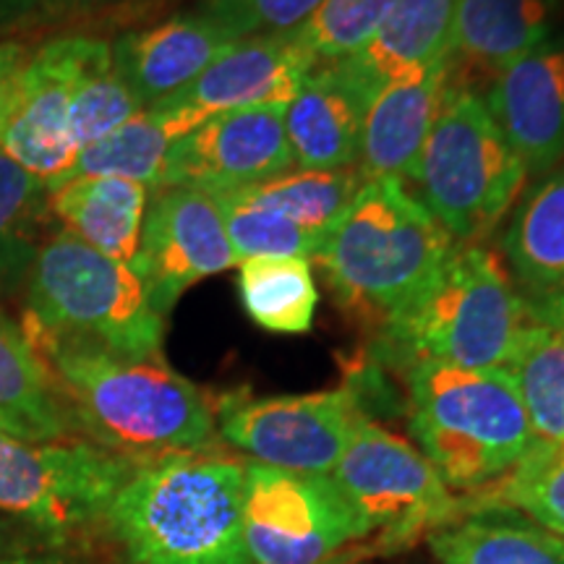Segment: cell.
I'll return each instance as SVG.
<instances>
[{
  "mask_svg": "<svg viewBox=\"0 0 564 564\" xmlns=\"http://www.w3.org/2000/svg\"><path fill=\"white\" fill-rule=\"evenodd\" d=\"M21 327V324H19ZM51 373L79 440L150 463L217 444L215 400L165 364L21 327Z\"/></svg>",
  "mask_w": 564,
  "mask_h": 564,
  "instance_id": "cell-1",
  "label": "cell"
},
{
  "mask_svg": "<svg viewBox=\"0 0 564 564\" xmlns=\"http://www.w3.org/2000/svg\"><path fill=\"white\" fill-rule=\"evenodd\" d=\"M243 486L246 460L217 447L139 463L105 531L126 564H251Z\"/></svg>",
  "mask_w": 564,
  "mask_h": 564,
  "instance_id": "cell-2",
  "label": "cell"
},
{
  "mask_svg": "<svg viewBox=\"0 0 564 564\" xmlns=\"http://www.w3.org/2000/svg\"><path fill=\"white\" fill-rule=\"evenodd\" d=\"M455 246L403 181L377 178L364 183L314 259L345 312L382 329Z\"/></svg>",
  "mask_w": 564,
  "mask_h": 564,
  "instance_id": "cell-3",
  "label": "cell"
},
{
  "mask_svg": "<svg viewBox=\"0 0 564 564\" xmlns=\"http://www.w3.org/2000/svg\"><path fill=\"white\" fill-rule=\"evenodd\" d=\"M528 301L497 253L457 243L426 285L384 324L382 358L398 369L434 361L476 371H505L531 327Z\"/></svg>",
  "mask_w": 564,
  "mask_h": 564,
  "instance_id": "cell-4",
  "label": "cell"
},
{
  "mask_svg": "<svg viewBox=\"0 0 564 564\" xmlns=\"http://www.w3.org/2000/svg\"><path fill=\"white\" fill-rule=\"evenodd\" d=\"M415 444L455 494L497 484L535 444L505 371L419 361L403 369Z\"/></svg>",
  "mask_w": 564,
  "mask_h": 564,
  "instance_id": "cell-5",
  "label": "cell"
},
{
  "mask_svg": "<svg viewBox=\"0 0 564 564\" xmlns=\"http://www.w3.org/2000/svg\"><path fill=\"white\" fill-rule=\"evenodd\" d=\"M21 327L139 361L165 358V316L154 312L139 274L66 230L47 238L26 270Z\"/></svg>",
  "mask_w": 564,
  "mask_h": 564,
  "instance_id": "cell-6",
  "label": "cell"
},
{
  "mask_svg": "<svg viewBox=\"0 0 564 564\" xmlns=\"http://www.w3.org/2000/svg\"><path fill=\"white\" fill-rule=\"evenodd\" d=\"M419 199L457 243H481L510 215L528 171L494 121L486 97L457 79L411 178Z\"/></svg>",
  "mask_w": 564,
  "mask_h": 564,
  "instance_id": "cell-7",
  "label": "cell"
},
{
  "mask_svg": "<svg viewBox=\"0 0 564 564\" xmlns=\"http://www.w3.org/2000/svg\"><path fill=\"white\" fill-rule=\"evenodd\" d=\"M137 465L84 440L37 444L0 434V512L66 546L105 528Z\"/></svg>",
  "mask_w": 564,
  "mask_h": 564,
  "instance_id": "cell-8",
  "label": "cell"
},
{
  "mask_svg": "<svg viewBox=\"0 0 564 564\" xmlns=\"http://www.w3.org/2000/svg\"><path fill=\"white\" fill-rule=\"evenodd\" d=\"M329 478L373 539V554L403 552L463 518V499L429 457L373 419L358 423Z\"/></svg>",
  "mask_w": 564,
  "mask_h": 564,
  "instance_id": "cell-9",
  "label": "cell"
},
{
  "mask_svg": "<svg viewBox=\"0 0 564 564\" xmlns=\"http://www.w3.org/2000/svg\"><path fill=\"white\" fill-rule=\"evenodd\" d=\"M217 434L251 463L306 476H329L352 432L369 419L350 384L308 394L251 398L228 392L215 400Z\"/></svg>",
  "mask_w": 564,
  "mask_h": 564,
  "instance_id": "cell-10",
  "label": "cell"
},
{
  "mask_svg": "<svg viewBox=\"0 0 564 564\" xmlns=\"http://www.w3.org/2000/svg\"><path fill=\"white\" fill-rule=\"evenodd\" d=\"M243 539L251 564H329L369 533L329 476L246 463Z\"/></svg>",
  "mask_w": 564,
  "mask_h": 564,
  "instance_id": "cell-11",
  "label": "cell"
},
{
  "mask_svg": "<svg viewBox=\"0 0 564 564\" xmlns=\"http://www.w3.org/2000/svg\"><path fill=\"white\" fill-rule=\"evenodd\" d=\"M316 66L295 32L236 40L188 87L147 110L175 141L223 112L285 108Z\"/></svg>",
  "mask_w": 564,
  "mask_h": 564,
  "instance_id": "cell-12",
  "label": "cell"
},
{
  "mask_svg": "<svg viewBox=\"0 0 564 564\" xmlns=\"http://www.w3.org/2000/svg\"><path fill=\"white\" fill-rule=\"evenodd\" d=\"M108 40L68 34L30 53L13 95L11 110L0 129V150L47 188L74 165L76 147L70 137V102L76 84Z\"/></svg>",
  "mask_w": 564,
  "mask_h": 564,
  "instance_id": "cell-13",
  "label": "cell"
},
{
  "mask_svg": "<svg viewBox=\"0 0 564 564\" xmlns=\"http://www.w3.org/2000/svg\"><path fill=\"white\" fill-rule=\"evenodd\" d=\"M220 207L194 188H160L147 204L144 228L131 270L167 319L188 288L236 267Z\"/></svg>",
  "mask_w": 564,
  "mask_h": 564,
  "instance_id": "cell-14",
  "label": "cell"
},
{
  "mask_svg": "<svg viewBox=\"0 0 564 564\" xmlns=\"http://www.w3.org/2000/svg\"><path fill=\"white\" fill-rule=\"evenodd\" d=\"M282 112L285 108L232 110L196 126L167 150L160 188L220 196L293 171Z\"/></svg>",
  "mask_w": 564,
  "mask_h": 564,
  "instance_id": "cell-15",
  "label": "cell"
},
{
  "mask_svg": "<svg viewBox=\"0 0 564 564\" xmlns=\"http://www.w3.org/2000/svg\"><path fill=\"white\" fill-rule=\"evenodd\" d=\"M494 121L523 160L528 178H544L564 162V32L491 74L486 91Z\"/></svg>",
  "mask_w": 564,
  "mask_h": 564,
  "instance_id": "cell-16",
  "label": "cell"
},
{
  "mask_svg": "<svg viewBox=\"0 0 564 564\" xmlns=\"http://www.w3.org/2000/svg\"><path fill=\"white\" fill-rule=\"evenodd\" d=\"M457 74L455 55L400 76L373 97L361 129L358 171L364 181H411Z\"/></svg>",
  "mask_w": 564,
  "mask_h": 564,
  "instance_id": "cell-17",
  "label": "cell"
},
{
  "mask_svg": "<svg viewBox=\"0 0 564 564\" xmlns=\"http://www.w3.org/2000/svg\"><path fill=\"white\" fill-rule=\"evenodd\" d=\"M232 42L236 37L202 11L181 13L110 42L112 66L139 102L152 108L188 87Z\"/></svg>",
  "mask_w": 564,
  "mask_h": 564,
  "instance_id": "cell-18",
  "label": "cell"
},
{
  "mask_svg": "<svg viewBox=\"0 0 564 564\" xmlns=\"http://www.w3.org/2000/svg\"><path fill=\"white\" fill-rule=\"evenodd\" d=\"M366 108L369 105L337 63H319L282 112L295 167L301 171L356 167Z\"/></svg>",
  "mask_w": 564,
  "mask_h": 564,
  "instance_id": "cell-19",
  "label": "cell"
},
{
  "mask_svg": "<svg viewBox=\"0 0 564 564\" xmlns=\"http://www.w3.org/2000/svg\"><path fill=\"white\" fill-rule=\"evenodd\" d=\"M455 11L457 0H398L361 51L335 63L371 105L387 84L453 53Z\"/></svg>",
  "mask_w": 564,
  "mask_h": 564,
  "instance_id": "cell-20",
  "label": "cell"
},
{
  "mask_svg": "<svg viewBox=\"0 0 564 564\" xmlns=\"http://www.w3.org/2000/svg\"><path fill=\"white\" fill-rule=\"evenodd\" d=\"M150 188L123 178H76L47 192V212L89 249L131 264L139 251Z\"/></svg>",
  "mask_w": 564,
  "mask_h": 564,
  "instance_id": "cell-21",
  "label": "cell"
},
{
  "mask_svg": "<svg viewBox=\"0 0 564 564\" xmlns=\"http://www.w3.org/2000/svg\"><path fill=\"white\" fill-rule=\"evenodd\" d=\"M562 6L564 0H457L455 63L497 74L554 32Z\"/></svg>",
  "mask_w": 564,
  "mask_h": 564,
  "instance_id": "cell-22",
  "label": "cell"
},
{
  "mask_svg": "<svg viewBox=\"0 0 564 564\" xmlns=\"http://www.w3.org/2000/svg\"><path fill=\"white\" fill-rule=\"evenodd\" d=\"M0 434L21 442L79 440L45 364L21 333L0 314Z\"/></svg>",
  "mask_w": 564,
  "mask_h": 564,
  "instance_id": "cell-23",
  "label": "cell"
},
{
  "mask_svg": "<svg viewBox=\"0 0 564 564\" xmlns=\"http://www.w3.org/2000/svg\"><path fill=\"white\" fill-rule=\"evenodd\" d=\"M505 253L528 295L564 293V162L512 209Z\"/></svg>",
  "mask_w": 564,
  "mask_h": 564,
  "instance_id": "cell-24",
  "label": "cell"
},
{
  "mask_svg": "<svg viewBox=\"0 0 564 564\" xmlns=\"http://www.w3.org/2000/svg\"><path fill=\"white\" fill-rule=\"evenodd\" d=\"M440 564H564V541L510 510H474L436 528Z\"/></svg>",
  "mask_w": 564,
  "mask_h": 564,
  "instance_id": "cell-25",
  "label": "cell"
},
{
  "mask_svg": "<svg viewBox=\"0 0 564 564\" xmlns=\"http://www.w3.org/2000/svg\"><path fill=\"white\" fill-rule=\"evenodd\" d=\"M238 293L249 319L272 335H306L314 327L319 291L312 259L262 257L238 262Z\"/></svg>",
  "mask_w": 564,
  "mask_h": 564,
  "instance_id": "cell-26",
  "label": "cell"
},
{
  "mask_svg": "<svg viewBox=\"0 0 564 564\" xmlns=\"http://www.w3.org/2000/svg\"><path fill=\"white\" fill-rule=\"evenodd\" d=\"M364 183L366 181L358 167H345V171H301V167H293V171L274 175L270 181L236 188L232 194L278 212V215L288 217L324 241L327 232L348 212Z\"/></svg>",
  "mask_w": 564,
  "mask_h": 564,
  "instance_id": "cell-27",
  "label": "cell"
},
{
  "mask_svg": "<svg viewBox=\"0 0 564 564\" xmlns=\"http://www.w3.org/2000/svg\"><path fill=\"white\" fill-rule=\"evenodd\" d=\"M460 499L463 514L510 510L564 541V447L533 444L505 478Z\"/></svg>",
  "mask_w": 564,
  "mask_h": 564,
  "instance_id": "cell-28",
  "label": "cell"
},
{
  "mask_svg": "<svg viewBox=\"0 0 564 564\" xmlns=\"http://www.w3.org/2000/svg\"><path fill=\"white\" fill-rule=\"evenodd\" d=\"M531 421L535 444L564 447V343L541 324L520 335L505 366Z\"/></svg>",
  "mask_w": 564,
  "mask_h": 564,
  "instance_id": "cell-29",
  "label": "cell"
},
{
  "mask_svg": "<svg viewBox=\"0 0 564 564\" xmlns=\"http://www.w3.org/2000/svg\"><path fill=\"white\" fill-rule=\"evenodd\" d=\"M171 144L173 141L165 137L152 112L144 108L121 129L79 150L74 165L47 192L76 178H123L158 192Z\"/></svg>",
  "mask_w": 564,
  "mask_h": 564,
  "instance_id": "cell-30",
  "label": "cell"
},
{
  "mask_svg": "<svg viewBox=\"0 0 564 564\" xmlns=\"http://www.w3.org/2000/svg\"><path fill=\"white\" fill-rule=\"evenodd\" d=\"M47 212V186L0 150V288L30 270L34 230Z\"/></svg>",
  "mask_w": 564,
  "mask_h": 564,
  "instance_id": "cell-31",
  "label": "cell"
},
{
  "mask_svg": "<svg viewBox=\"0 0 564 564\" xmlns=\"http://www.w3.org/2000/svg\"><path fill=\"white\" fill-rule=\"evenodd\" d=\"M212 199L220 207L225 232H228L238 262L262 257L314 259L319 251L322 238L303 230L301 225L278 215V212L246 202L243 196L232 192L212 196Z\"/></svg>",
  "mask_w": 564,
  "mask_h": 564,
  "instance_id": "cell-32",
  "label": "cell"
},
{
  "mask_svg": "<svg viewBox=\"0 0 564 564\" xmlns=\"http://www.w3.org/2000/svg\"><path fill=\"white\" fill-rule=\"evenodd\" d=\"M141 110L144 105L112 66V47H108L89 63L76 84L74 102H70V137L76 154L121 129Z\"/></svg>",
  "mask_w": 564,
  "mask_h": 564,
  "instance_id": "cell-33",
  "label": "cell"
},
{
  "mask_svg": "<svg viewBox=\"0 0 564 564\" xmlns=\"http://www.w3.org/2000/svg\"><path fill=\"white\" fill-rule=\"evenodd\" d=\"M394 3L398 0H324L295 34L316 63L350 58L373 37Z\"/></svg>",
  "mask_w": 564,
  "mask_h": 564,
  "instance_id": "cell-34",
  "label": "cell"
},
{
  "mask_svg": "<svg viewBox=\"0 0 564 564\" xmlns=\"http://www.w3.org/2000/svg\"><path fill=\"white\" fill-rule=\"evenodd\" d=\"M324 0H204L196 11L223 24L236 40L299 32Z\"/></svg>",
  "mask_w": 564,
  "mask_h": 564,
  "instance_id": "cell-35",
  "label": "cell"
},
{
  "mask_svg": "<svg viewBox=\"0 0 564 564\" xmlns=\"http://www.w3.org/2000/svg\"><path fill=\"white\" fill-rule=\"evenodd\" d=\"M30 51L21 42H0V129H3L6 116H9L13 95H17L21 70L26 66Z\"/></svg>",
  "mask_w": 564,
  "mask_h": 564,
  "instance_id": "cell-36",
  "label": "cell"
},
{
  "mask_svg": "<svg viewBox=\"0 0 564 564\" xmlns=\"http://www.w3.org/2000/svg\"><path fill=\"white\" fill-rule=\"evenodd\" d=\"M528 312L531 319L549 333H554L564 343V293H546V295H525Z\"/></svg>",
  "mask_w": 564,
  "mask_h": 564,
  "instance_id": "cell-37",
  "label": "cell"
},
{
  "mask_svg": "<svg viewBox=\"0 0 564 564\" xmlns=\"http://www.w3.org/2000/svg\"><path fill=\"white\" fill-rule=\"evenodd\" d=\"M37 3H45L47 9H58V11H87V9H100V6L121 3V0H37Z\"/></svg>",
  "mask_w": 564,
  "mask_h": 564,
  "instance_id": "cell-38",
  "label": "cell"
},
{
  "mask_svg": "<svg viewBox=\"0 0 564 564\" xmlns=\"http://www.w3.org/2000/svg\"><path fill=\"white\" fill-rule=\"evenodd\" d=\"M34 3H37V0H0V21L6 17H19V13L32 9Z\"/></svg>",
  "mask_w": 564,
  "mask_h": 564,
  "instance_id": "cell-39",
  "label": "cell"
}]
</instances>
